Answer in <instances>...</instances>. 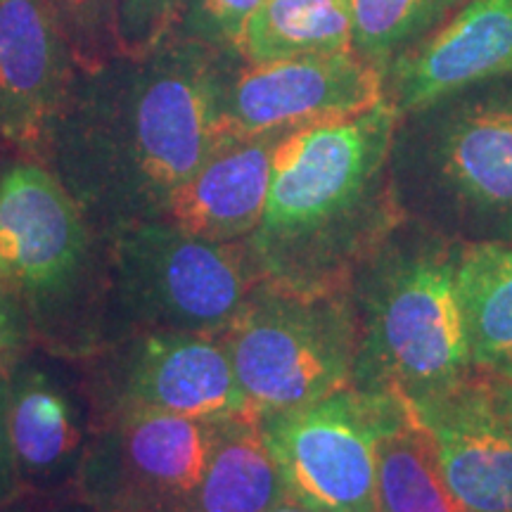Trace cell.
Instances as JSON below:
<instances>
[{
	"label": "cell",
	"instance_id": "4",
	"mask_svg": "<svg viewBox=\"0 0 512 512\" xmlns=\"http://www.w3.org/2000/svg\"><path fill=\"white\" fill-rule=\"evenodd\" d=\"M389 181L403 219L460 245L512 242V74L396 114Z\"/></svg>",
	"mask_w": 512,
	"mask_h": 512
},
{
	"label": "cell",
	"instance_id": "12",
	"mask_svg": "<svg viewBox=\"0 0 512 512\" xmlns=\"http://www.w3.org/2000/svg\"><path fill=\"white\" fill-rule=\"evenodd\" d=\"M46 0H0V140L46 155L79 76Z\"/></svg>",
	"mask_w": 512,
	"mask_h": 512
},
{
	"label": "cell",
	"instance_id": "6",
	"mask_svg": "<svg viewBox=\"0 0 512 512\" xmlns=\"http://www.w3.org/2000/svg\"><path fill=\"white\" fill-rule=\"evenodd\" d=\"M105 240V344L133 332L219 337L261 285L247 240L209 242L164 221L131 223Z\"/></svg>",
	"mask_w": 512,
	"mask_h": 512
},
{
	"label": "cell",
	"instance_id": "9",
	"mask_svg": "<svg viewBox=\"0 0 512 512\" xmlns=\"http://www.w3.org/2000/svg\"><path fill=\"white\" fill-rule=\"evenodd\" d=\"M408 408L399 396L347 384L259 415L287 498L320 512H375V444Z\"/></svg>",
	"mask_w": 512,
	"mask_h": 512
},
{
	"label": "cell",
	"instance_id": "15",
	"mask_svg": "<svg viewBox=\"0 0 512 512\" xmlns=\"http://www.w3.org/2000/svg\"><path fill=\"white\" fill-rule=\"evenodd\" d=\"M8 430L24 489L74 496V479L91 434V411L79 384L74 392L22 358L10 370Z\"/></svg>",
	"mask_w": 512,
	"mask_h": 512
},
{
	"label": "cell",
	"instance_id": "5",
	"mask_svg": "<svg viewBox=\"0 0 512 512\" xmlns=\"http://www.w3.org/2000/svg\"><path fill=\"white\" fill-rule=\"evenodd\" d=\"M0 287L31 347L81 361L107 339V240L48 166L0 174Z\"/></svg>",
	"mask_w": 512,
	"mask_h": 512
},
{
	"label": "cell",
	"instance_id": "28",
	"mask_svg": "<svg viewBox=\"0 0 512 512\" xmlns=\"http://www.w3.org/2000/svg\"><path fill=\"white\" fill-rule=\"evenodd\" d=\"M489 382L491 396H494V403L501 413V418L508 422L512 430V380H486Z\"/></svg>",
	"mask_w": 512,
	"mask_h": 512
},
{
	"label": "cell",
	"instance_id": "17",
	"mask_svg": "<svg viewBox=\"0 0 512 512\" xmlns=\"http://www.w3.org/2000/svg\"><path fill=\"white\" fill-rule=\"evenodd\" d=\"M456 275L472 375L512 380V242L463 245Z\"/></svg>",
	"mask_w": 512,
	"mask_h": 512
},
{
	"label": "cell",
	"instance_id": "7",
	"mask_svg": "<svg viewBox=\"0 0 512 512\" xmlns=\"http://www.w3.org/2000/svg\"><path fill=\"white\" fill-rule=\"evenodd\" d=\"M219 337L247 406L259 415L351 382L356 325L347 290L299 294L261 283Z\"/></svg>",
	"mask_w": 512,
	"mask_h": 512
},
{
	"label": "cell",
	"instance_id": "3",
	"mask_svg": "<svg viewBox=\"0 0 512 512\" xmlns=\"http://www.w3.org/2000/svg\"><path fill=\"white\" fill-rule=\"evenodd\" d=\"M460 242L401 219L349 280L351 387L413 408L472 377L458 297Z\"/></svg>",
	"mask_w": 512,
	"mask_h": 512
},
{
	"label": "cell",
	"instance_id": "2",
	"mask_svg": "<svg viewBox=\"0 0 512 512\" xmlns=\"http://www.w3.org/2000/svg\"><path fill=\"white\" fill-rule=\"evenodd\" d=\"M396 112L368 110L287 131L249 249L261 283L299 294L344 292L403 216L389 181Z\"/></svg>",
	"mask_w": 512,
	"mask_h": 512
},
{
	"label": "cell",
	"instance_id": "14",
	"mask_svg": "<svg viewBox=\"0 0 512 512\" xmlns=\"http://www.w3.org/2000/svg\"><path fill=\"white\" fill-rule=\"evenodd\" d=\"M503 74H512V0H467L432 36L382 69V95L403 114Z\"/></svg>",
	"mask_w": 512,
	"mask_h": 512
},
{
	"label": "cell",
	"instance_id": "24",
	"mask_svg": "<svg viewBox=\"0 0 512 512\" xmlns=\"http://www.w3.org/2000/svg\"><path fill=\"white\" fill-rule=\"evenodd\" d=\"M181 0H117L119 55H143L174 31Z\"/></svg>",
	"mask_w": 512,
	"mask_h": 512
},
{
	"label": "cell",
	"instance_id": "23",
	"mask_svg": "<svg viewBox=\"0 0 512 512\" xmlns=\"http://www.w3.org/2000/svg\"><path fill=\"white\" fill-rule=\"evenodd\" d=\"M264 0H181L174 34L219 50H238L249 19Z\"/></svg>",
	"mask_w": 512,
	"mask_h": 512
},
{
	"label": "cell",
	"instance_id": "29",
	"mask_svg": "<svg viewBox=\"0 0 512 512\" xmlns=\"http://www.w3.org/2000/svg\"><path fill=\"white\" fill-rule=\"evenodd\" d=\"M266 512H320V510H313V508H306V505L292 501V498H285L283 503H278L275 508L266 510Z\"/></svg>",
	"mask_w": 512,
	"mask_h": 512
},
{
	"label": "cell",
	"instance_id": "20",
	"mask_svg": "<svg viewBox=\"0 0 512 512\" xmlns=\"http://www.w3.org/2000/svg\"><path fill=\"white\" fill-rule=\"evenodd\" d=\"M351 50V0H264L240 43L247 62Z\"/></svg>",
	"mask_w": 512,
	"mask_h": 512
},
{
	"label": "cell",
	"instance_id": "8",
	"mask_svg": "<svg viewBox=\"0 0 512 512\" xmlns=\"http://www.w3.org/2000/svg\"><path fill=\"white\" fill-rule=\"evenodd\" d=\"M226 418L119 411L93 420L74 498L88 512H188Z\"/></svg>",
	"mask_w": 512,
	"mask_h": 512
},
{
	"label": "cell",
	"instance_id": "1",
	"mask_svg": "<svg viewBox=\"0 0 512 512\" xmlns=\"http://www.w3.org/2000/svg\"><path fill=\"white\" fill-rule=\"evenodd\" d=\"M238 57L171 31L150 53L81 72L43 157L102 238L159 219L226 143L221 95Z\"/></svg>",
	"mask_w": 512,
	"mask_h": 512
},
{
	"label": "cell",
	"instance_id": "16",
	"mask_svg": "<svg viewBox=\"0 0 512 512\" xmlns=\"http://www.w3.org/2000/svg\"><path fill=\"white\" fill-rule=\"evenodd\" d=\"M285 133L226 140L171 195L155 221L209 242L247 240L264 216L275 147Z\"/></svg>",
	"mask_w": 512,
	"mask_h": 512
},
{
	"label": "cell",
	"instance_id": "18",
	"mask_svg": "<svg viewBox=\"0 0 512 512\" xmlns=\"http://www.w3.org/2000/svg\"><path fill=\"white\" fill-rule=\"evenodd\" d=\"M287 498L259 413L228 415L188 512H266Z\"/></svg>",
	"mask_w": 512,
	"mask_h": 512
},
{
	"label": "cell",
	"instance_id": "22",
	"mask_svg": "<svg viewBox=\"0 0 512 512\" xmlns=\"http://www.w3.org/2000/svg\"><path fill=\"white\" fill-rule=\"evenodd\" d=\"M72 46L79 72L119 57L117 0H46Z\"/></svg>",
	"mask_w": 512,
	"mask_h": 512
},
{
	"label": "cell",
	"instance_id": "25",
	"mask_svg": "<svg viewBox=\"0 0 512 512\" xmlns=\"http://www.w3.org/2000/svg\"><path fill=\"white\" fill-rule=\"evenodd\" d=\"M31 347L22 313L10 299V294L0 287V370H10L24 358V351Z\"/></svg>",
	"mask_w": 512,
	"mask_h": 512
},
{
	"label": "cell",
	"instance_id": "10",
	"mask_svg": "<svg viewBox=\"0 0 512 512\" xmlns=\"http://www.w3.org/2000/svg\"><path fill=\"white\" fill-rule=\"evenodd\" d=\"M79 389L91 422L119 411L221 418L252 411L223 339L188 332H133L81 358Z\"/></svg>",
	"mask_w": 512,
	"mask_h": 512
},
{
	"label": "cell",
	"instance_id": "26",
	"mask_svg": "<svg viewBox=\"0 0 512 512\" xmlns=\"http://www.w3.org/2000/svg\"><path fill=\"white\" fill-rule=\"evenodd\" d=\"M8 406H10V373L0 370V503L15 498L24 489L19 482L15 465V453L10 444L8 430Z\"/></svg>",
	"mask_w": 512,
	"mask_h": 512
},
{
	"label": "cell",
	"instance_id": "13",
	"mask_svg": "<svg viewBox=\"0 0 512 512\" xmlns=\"http://www.w3.org/2000/svg\"><path fill=\"white\" fill-rule=\"evenodd\" d=\"M437 446L444 482L463 512H512V430L489 382L472 375L415 408Z\"/></svg>",
	"mask_w": 512,
	"mask_h": 512
},
{
	"label": "cell",
	"instance_id": "27",
	"mask_svg": "<svg viewBox=\"0 0 512 512\" xmlns=\"http://www.w3.org/2000/svg\"><path fill=\"white\" fill-rule=\"evenodd\" d=\"M72 508H79V501L74 496L41 494V491L31 489H22L15 498L0 503V512H72Z\"/></svg>",
	"mask_w": 512,
	"mask_h": 512
},
{
	"label": "cell",
	"instance_id": "11",
	"mask_svg": "<svg viewBox=\"0 0 512 512\" xmlns=\"http://www.w3.org/2000/svg\"><path fill=\"white\" fill-rule=\"evenodd\" d=\"M384 100L382 69L351 50L290 60L238 57L221 95L226 140L316 124L368 110Z\"/></svg>",
	"mask_w": 512,
	"mask_h": 512
},
{
	"label": "cell",
	"instance_id": "21",
	"mask_svg": "<svg viewBox=\"0 0 512 512\" xmlns=\"http://www.w3.org/2000/svg\"><path fill=\"white\" fill-rule=\"evenodd\" d=\"M467 0H351V48L384 69L432 36Z\"/></svg>",
	"mask_w": 512,
	"mask_h": 512
},
{
	"label": "cell",
	"instance_id": "19",
	"mask_svg": "<svg viewBox=\"0 0 512 512\" xmlns=\"http://www.w3.org/2000/svg\"><path fill=\"white\" fill-rule=\"evenodd\" d=\"M375 512H463L413 406L375 444Z\"/></svg>",
	"mask_w": 512,
	"mask_h": 512
}]
</instances>
